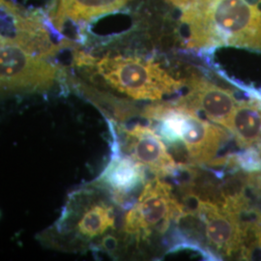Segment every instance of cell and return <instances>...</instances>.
<instances>
[{
  "label": "cell",
  "instance_id": "obj_1",
  "mask_svg": "<svg viewBox=\"0 0 261 261\" xmlns=\"http://www.w3.org/2000/svg\"><path fill=\"white\" fill-rule=\"evenodd\" d=\"M179 20L187 47L261 51V0H192L181 9Z\"/></svg>",
  "mask_w": 261,
  "mask_h": 261
},
{
  "label": "cell",
  "instance_id": "obj_2",
  "mask_svg": "<svg viewBox=\"0 0 261 261\" xmlns=\"http://www.w3.org/2000/svg\"><path fill=\"white\" fill-rule=\"evenodd\" d=\"M73 64L97 84L135 100L160 101L186 87L187 77L173 75L153 57L130 55L95 57L75 50Z\"/></svg>",
  "mask_w": 261,
  "mask_h": 261
},
{
  "label": "cell",
  "instance_id": "obj_3",
  "mask_svg": "<svg viewBox=\"0 0 261 261\" xmlns=\"http://www.w3.org/2000/svg\"><path fill=\"white\" fill-rule=\"evenodd\" d=\"M142 115L150 120L179 165H208L229 140V132L224 127L201 118L184 106L155 103L148 106Z\"/></svg>",
  "mask_w": 261,
  "mask_h": 261
},
{
  "label": "cell",
  "instance_id": "obj_4",
  "mask_svg": "<svg viewBox=\"0 0 261 261\" xmlns=\"http://www.w3.org/2000/svg\"><path fill=\"white\" fill-rule=\"evenodd\" d=\"M97 187L72 193L59 219L38 236L40 242L54 249H77L94 242L116 228V210Z\"/></svg>",
  "mask_w": 261,
  "mask_h": 261
},
{
  "label": "cell",
  "instance_id": "obj_5",
  "mask_svg": "<svg viewBox=\"0 0 261 261\" xmlns=\"http://www.w3.org/2000/svg\"><path fill=\"white\" fill-rule=\"evenodd\" d=\"M184 211L172 186L156 176L147 181L123 221V232L136 242H145L154 234H165Z\"/></svg>",
  "mask_w": 261,
  "mask_h": 261
},
{
  "label": "cell",
  "instance_id": "obj_6",
  "mask_svg": "<svg viewBox=\"0 0 261 261\" xmlns=\"http://www.w3.org/2000/svg\"><path fill=\"white\" fill-rule=\"evenodd\" d=\"M63 72L22 48L0 43V96L44 92L61 80Z\"/></svg>",
  "mask_w": 261,
  "mask_h": 261
},
{
  "label": "cell",
  "instance_id": "obj_7",
  "mask_svg": "<svg viewBox=\"0 0 261 261\" xmlns=\"http://www.w3.org/2000/svg\"><path fill=\"white\" fill-rule=\"evenodd\" d=\"M182 204L196 215L200 239L204 240L210 252L221 256H232L242 252L245 225L240 215L205 200L187 199Z\"/></svg>",
  "mask_w": 261,
  "mask_h": 261
},
{
  "label": "cell",
  "instance_id": "obj_8",
  "mask_svg": "<svg viewBox=\"0 0 261 261\" xmlns=\"http://www.w3.org/2000/svg\"><path fill=\"white\" fill-rule=\"evenodd\" d=\"M109 124L113 140H117L120 150L150 172L159 177H167L176 171L179 164L152 127L142 124L117 125L111 120Z\"/></svg>",
  "mask_w": 261,
  "mask_h": 261
},
{
  "label": "cell",
  "instance_id": "obj_9",
  "mask_svg": "<svg viewBox=\"0 0 261 261\" xmlns=\"http://www.w3.org/2000/svg\"><path fill=\"white\" fill-rule=\"evenodd\" d=\"M187 93L171 103L202 113L206 119L225 128L238 103L233 91L219 86L203 76H187Z\"/></svg>",
  "mask_w": 261,
  "mask_h": 261
},
{
  "label": "cell",
  "instance_id": "obj_10",
  "mask_svg": "<svg viewBox=\"0 0 261 261\" xmlns=\"http://www.w3.org/2000/svg\"><path fill=\"white\" fill-rule=\"evenodd\" d=\"M142 165L121 150L112 152V158L97 182L107 188L112 200L123 209H130L146 183V173Z\"/></svg>",
  "mask_w": 261,
  "mask_h": 261
},
{
  "label": "cell",
  "instance_id": "obj_11",
  "mask_svg": "<svg viewBox=\"0 0 261 261\" xmlns=\"http://www.w3.org/2000/svg\"><path fill=\"white\" fill-rule=\"evenodd\" d=\"M132 0H58L51 22L61 34L66 23H87L92 19L121 9Z\"/></svg>",
  "mask_w": 261,
  "mask_h": 261
},
{
  "label": "cell",
  "instance_id": "obj_12",
  "mask_svg": "<svg viewBox=\"0 0 261 261\" xmlns=\"http://www.w3.org/2000/svg\"><path fill=\"white\" fill-rule=\"evenodd\" d=\"M250 96L238 102L225 127L242 148L261 144V94L252 91Z\"/></svg>",
  "mask_w": 261,
  "mask_h": 261
},
{
  "label": "cell",
  "instance_id": "obj_13",
  "mask_svg": "<svg viewBox=\"0 0 261 261\" xmlns=\"http://www.w3.org/2000/svg\"><path fill=\"white\" fill-rule=\"evenodd\" d=\"M249 228L253 234L252 247H256L261 252V215L252 225H250Z\"/></svg>",
  "mask_w": 261,
  "mask_h": 261
},
{
  "label": "cell",
  "instance_id": "obj_14",
  "mask_svg": "<svg viewBox=\"0 0 261 261\" xmlns=\"http://www.w3.org/2000/svg\"><path fill=\"white\" fill-rule=\"evenodd\" d=\"M11 2L7 1V0H0V8H3V7H6L8 6Z\"/></svg>",
  "mask_w": 261,
  "mask_h": 261
},
{
  "label": "cell",
  "instance_id": "obj_15",
  "mask_svg": "<svg viewBox=\"0 0 261 261\" xmlns=\"http://www.w3.org/2000/svg\"><path fill=\"white\" fill-rule=\"evenodd\" d=\"M2 42H3V41H2V40H1V39H0V43H2Z\"/></svg>",
  "mask_w": 261,
  "mask_h": 261
}]
</instances>
